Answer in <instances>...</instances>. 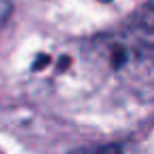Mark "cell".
Listing matches in <instances>:
<instances>
[{
  "label": "cell",
  "instance_id": "obj_1",
  "mask_svg": "<svg viewBox=\"0 0 154 154\" xmlns=\"http://www.w3.org/2000/svg\"><path fill=\"white\" fill-rule=\"evenodd\" d=\"M135 26L143 34H154V0H146V2L137 9L133 17Z\"/></svg>",
  "mask_w": 154,
  "mask_h": 154
},
{
  "label": "cell",
  "instance_id": "obj_2",
  "mask_svg": "<svg viewBox=\"0 0 154 154\" xmlns=\"http://www.w3.org/2000/svg\"><path fill=\"white\" fill-rule=\"evenodd\" d=\"M11 11V0H0V21H2Z\"/></svg>",
  "mask_w": 154,
  "mask_h": 154
},
{
  "label": "cell",
  "instance_id": "obj_3",
  "mask_svg": "<svg viewBox=\"0 0 154 154\" xmlns=\"http://www.w3.org/2000/svg\"><path fill=\"white\" fill-rule=\"evenodd\" d=\"M95 2H101V5H108V2H112V0H95Z\"/></svg>",
  "mask_w": 154,
  "mask_h": 154
}]
</instances>
